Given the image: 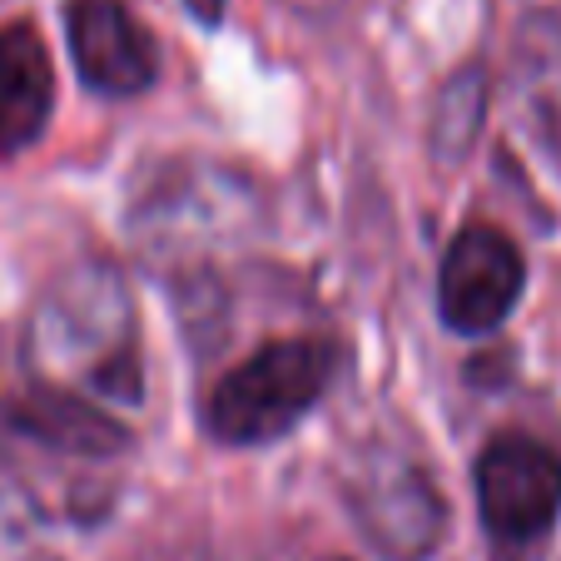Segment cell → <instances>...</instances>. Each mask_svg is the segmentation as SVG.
I'll return each instance as SVG.
<instances>
[{"instance_id": "1", "label": "cell", "mask_w": 561, "mask_h": 561, "mask_svg": "<svg viewBox=\"0 0 561 561\" xmlns=\"http://www.w3.org/2000/svg\"><path fill=\"white\" fill-rule=\"evenodd\" d=\"M31 382L135 408L145 398L139 304L115 259H75L45 284L21 333Z\"/></svg>"}, {"instance_id": "2", "label": "cell", "mask_w": 561, "mask_h": 561, "mask_svg": "<svg viewBox=\"0 0 561 561\" xmlns=\"http://www.w3.org/2000/svg\"><path fill=\"white\" fill-rule=\"evenodd\" d=\"M343 348L329 339H278L249 353L239 368L214 382L204 403V427L224 447H264L288 437L339 378Z\"/></svg>"}, {"instance_id": "3", "label": "cell", "mask_w": 561, "mask_h": 561, "mask_svg": "<svg viewBox=\"0 0 561 561\" xmlns=\"http://www.w3.org/2000/svg\"><path fill=\"white\" fill-rule=\"evenodd\" d=\"M264 219L254 180L214 159H164L129 194V233L145 254H199L239 244Z\"/></svg>"}, {"instance_id": "4", "label": "cell", "mask_w": 561, "mask_h": 561, "mask_svg": "<svg viewBox=\"0 0 561 561\" xmlns=\"http://www.w3.org/2000/svg\"><path fill=\"white\" fill-rule=\"evenodd\" d=\"M353 527L382 561H433L447 541V497L433 472L398 443H373L343 467Z\"/></svg>"}, {"instance_id": "5", "label": "cell", "mask_w": 561, "mask_h": 561, "mask_svg": "<svg viewBox=\"0 0 561 561\" xmlns=\"http://www.w3.org/2000/svg\"><path fill=\"white\" fill-rule=\"evenodd\" d=\"M0 443H5L11 462L95 467L129 453L135 433L85 392L31 382V392L0 403Z\"/></svg>"}, {"instance_id": "6", "label": "cell", "mask_w": 561, "mask_h": 561, "mask_svg": "<svg viewBox=\"0 0 561 561\" xmlns=\"http://www.w3.org/2000/svg\"><path fill=\"white\" fill-rule=\"evenodd\" d=\"M472 488L497 547H537L561 512V457L537 437L502 433L477 457Z\"/></svg>"}, {"instance_id": "7", "label": "cell", "mask_w": 561, "mask_h": 561, "mask_svg": "<svg viewBox=\"0 0 561 561\" xmlns=\"http://www.w3.org/2000/svg\"><path fill=\"white\" fill-rule=\"evenodd\" d=\"M522 294H527V259L507 229L467 224L453 233L437 268V313L447 329L462 339H482L507 323Z\"/></svg>"}, {"instance_id": "8", "label": "cell", "mask_w": 561, "mask_h": 561, "mask_svg": "<svg viewBox=\"0 0 561 561\" xmlns=\"http://www.w3.org/2000/svg\"><path fill=\"white\" fill-rule=\"evenodd\" d=\"M65 35L75 75L95 95L129 100L159 80L154 35L135 21L125 0H65Z\"/></svg>"}, {"instance_id": "9", "label": "cell", "mask_w": 561, "mask_h": 561, "mask_svg": "<svg viewBox=\"0 0 561 561\" xmlns=\"http://www.w3.org/2000/svg\"><path fill=\"white\" fill-rule=\"evenodd\" d=\"M55 110V70L35 25H0V159H15L45 135Z\"/></svg>"}, {"instance_id": "10", "label": "cell", "mask_w": 561, "mask_h": 561, "mask_svg": "<svg viewBox=\"0 0 561 561\" xmlns=\"http://www.w3.org/2000/svg\"><path fill=\"white\" fill-rule=\"evenodd\" d=\"M488 119V70L482 65H462L443 80L433 105V154L443 164H462L472 154L477 135Z\"/></svg>"}, {"instance_id": "11", "label": "cell", "mask_w": 561, "mask_h": 561, "mask_svg": "<svg viewBox=\"0 0 561 561\" xmlns=\"http://www.w3.org/2000/svg\"><path fill=\"white\" fill-rule=\"evenodd\" d=\"M184 5H190V15L199 25H219L224 21V5H229V0H184Z\"/></svg>"}, {"instance_id": "12", "label": "cell", "mask_w": 561, "mask_h": 561, "mask_svg": "<svg viewBox=\"0 0 561 561\" xmlns=\"http://www.w3.org/2000/svg\"><path fill=\"white\" fill-rule=\"evenodd\" d=\"M298 11H318V5H329V0H294Z\"/></svg>"}]
</instances>
